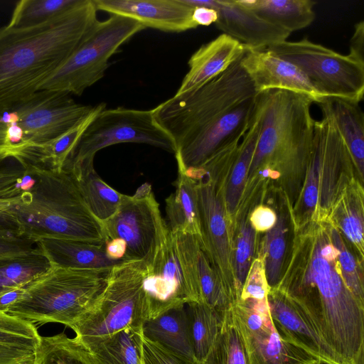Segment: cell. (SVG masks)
<instances>
[{
    "mask_svg": "<svg viewBox=\"0 0 364 364\" xmlns=\"http://www.w3.org/2000/svg\"><path fill=\"white\" fill-rule=\"evenodd\" d=\"M241 58L203 86L174 95L152 109L157 124L172 139L175 154L188 147L228 112L257 95L241 66Z\"/></svg>",
    "mask_w": 364,
    "mask_h": 364,
    "instance_id": "5",
    "label": "cell"
},
{
    "mask_svg": "<svg viewBox=\"0 0 364 364\" xmlns=\"http://www.w3.org/2000/svg\"><path fill=\"white\" fill-rule=\"evenodd\" d=\"M197 181L178 170L176 191L166 198L168 228L171 232L200 235Z\"/></svg>",
    "mask_w": 364,
    "mask_h": 364,
    "instance_id": "28",
    "label": "cell"
},
{
    "mask_svg": "<svg viewBox=\"0 0 364 364\" xmlns=\"http://www.w3.org/2000/svg\"><path fill=\"white\" fill-rule=\"evenodd\" d=\"M277 216L273 209L259 205L251 213L249 222L255 232H268L276 224Z\"/></svg>",
    "mask_w": 364,
    "mask_h": 364,
    "instance_id": "46",
    "label": "cell"
},
{
    "mask_svg": "<svg viewBox=\"0 0 364 364\" xmlns=\"http://www.w3.org/2000/svg\"><path fill=\"white\" fill-rule=\"evenodd\" d=\"M105 250L107 256L116 261L125 260L126 245L125 243L119 239H109L105 240Z\"/></svg>",
    "mask_w": 364,
    "mask_h": 364,
    "instance_id": "50",
    "label": "cell"
},
{
    "mask_svg": "<svg viewBox=\"0 0 364 364\" xmlns=\"http://www.w3.org/2000/svg\"><path fill=\"white\" fill-rule=\"evenodd\" d=\"M298 235L292 260L301 273L282 277L287 296L343 364H364V305L342 277L326 220L311 221Z\"/></svg>",
    "mask_w": 364,
    "mask_h": 364,
    "instance_id": "1",
    "label": "cell"
},
{
    "mask_svg": "<svg viewBox=\"0 0 364 364\" xmlns=\"http://www.w3.org/2000/svg\"><path fill=\"white\" fill-rule=\"evenodd\" d=\"M142 332L145 338L171 353L188 360L197 362L189 336L186 304L145 321L142 325Z\"/></svg>",
    "mask_w": 364,
    "mask_h": 364,
    "instance_id": "25",
    "label": "cell"
},
{
    "mask_svg": "<svg viewBox=\"0 0 364 364\" xmlns=\"http://www.w3.org/2000/svg\"><path fill=\"white\" fill-rule=\"evenodd\" d=\"M287 220L280 215L275 225L267 232L262 242L261 257L263 260L267 284L270 289L279 284L286 251Z\"/></svg>",
    "mask_w": 364,
    "mask_h": 364,
    "instance_id": "37",
    "label": "cell"
},
{
    "mask_svg": "<svg viewBox=\"0 0 364 364\" xmlns=\"http://www.w3.org/2000/svg\"><path fill=\"white\" fill-rule=\"evenodd\" d=\"M267 302L274 325L283 338L311 354L316 364H343L282 292L270 289Z\"/></svg>",
    "mask_w": 364,
    "mask_h": 364,
    "instance_id": "20",
    "label": "cell"
},
{
    "mask_svg": "<svg viewBox=\"0 0 364 364\" xmlns=\"http://www.w3.org/2000/svg\"><path fill=\"white\" fill-rule=\"evenodd\" d=\"M200 240L209 260L235 304L240 299L233 268L230 217L224 206L222 188L206 171L196 179Z\"/></svg>",
    "mask_w": 364,
    "mask_h": 364,
    "instance_id": "12",
    "label": "cell"
},
{
    "mask_svg": "<svg viewBox=\"0 0 364 364\" xmlns=\"http://www.w3.org/2000/svg\"><path fill=\"white\" fill-rule=\"evenodd\" d=\"M24 293V287L13 289L0 294V313H7L11 306Z\"/></svg>",
    "mask_w": 364,
    "mask_h": 364,
    "instance_id": "51",
    "label": "cell"
},
{
    "mask_svg": "<svg viewBox=\"0 0 364 364\" xmlns=\"http://www.w3.org/2000/svg\"><path fill=\"white\" fill-rule=\"evenodd\" d=\"M198 364H249L232 309L225 314L220 332L207 355Z\"/></svg>",
    "mask_w": 364,
    "mask_h": 364,
    "instance_id": "35",
    "label": "cell"
},
{
    "mask_svg": "<svg viewBox=\"0 0 364 364\" xmlns=\"http://www.w3.org/2000/svg\"><path fill=\"white\" fill-rule=\"evenodd\" d=\"M364 193L363 183L352 178L333 201L326 220L341 230L363 259Z\"/></svg>",
    "mask_w": 364,
    "mask_h": 364,
    "instance_id": "24",
    "label": "cell"
},
{
    "mask_svg": "<svg viewBox=\"0 0 364 364\" xmlns=\"http://www.w3.org/2000/svg\"><path fill=\"white\" fill-rule=\"evenodd\" d=\"M36 350L0 344V364H33Z\"/></svg>",
    "mask_w": 364,
    "mask_h": 364,
    "instance_id": "45",
    "label": "cell"
},
{
    "mask_svg": "<svg viewBox=\"0 0 364 364\" xmlns=\"http://www.w3.org/2000/svg\"><path fill=\"white\" fill-rule=\"evenodd\" d=\"M97 11L134 19L145 28L180 33L198 27L183 0H92Z\"/></svg>",
    "mask_w": 364,
    "mask_h": 364,
    "instance_id": "17",
    "label": "cell"
},
{
    "mask_svg": "<svg viewBox=\"0 0 364 364\" xmlns=\"http://www.w3.org/2000/svg\"><path fill=\"white\" fill-rule=\"evenodd\" d=\"M147 267L141 262H125L113 267L107 285L92 308L70 328L80 342L105 337L147 319L144 279Z\"/></svg>",
    "mask_w": 364,
    "mask_h": 364,
    "instance_id": "7",
    "label": "cell"
},
{
    "mask_svg": "<svg viewBox=\"0 0 364 364\" xmlns=\"http://www.w3.org/2000/svg\"><path fill=\"white\" fill-rule=\"evenodd\" d=\"M245 6L269 23L292 33L314 21L312 0H239Z\"/></svg>",
    "mask_w": 364,
    "mask_h": 364,
    "instance_id": "29",
    "label": "cell"
},
{
    "mask_svg": "<svg viewBox=\"0 0 364 364\" xmlns=\"http://www.w3.org/2000/svg\"><path fill=\"white\" fill-rule=\"evenodd\" d=\"M70 95L41 90L14 107L25 141L42 144L59 136L85 118L94 106L76 103Z\"/></svg>",
    "mask_w": 364,
    "mask_h": 364,
    "instance_id": "14",
    "label": "cell"
},
{
    "mask_svg": "<svg viewBox=\"0 0 364 364\" xmlns=\"http://www.w3.org/2000/svg\"><path fill=\"white\" fill-rule=\"evenodd\" d=\"M328 231L331 240L338 252V259L344 282L355 297L364 305L363 265L346 247L340 231L329 223Z\"/></svg>",
    "mask_w": 364,
    "mask_h": 364,
    "instance_id": "38",
    "label": "cell"
},
{
    "mask_svg": "<svg viewBox=\"0 0 364 364\" xmlns=\"http://www.w3.org/2000/svg\"><path fill=\"white\" fill-rule=\"evenodd\" d=\"M348 55L355 60L364 63V21L358 22L350 41Z\"/></svg>",
    "mask_w": 364,
    "mask_h": 364,
    "instance_id": "47",
    "label": "cell"
},
{
    "mask_svg": "<svg viewBox=\"0 0 364 364\" xmlns=\"http://www.w3.org/2000/svg\"><path fill=\"white\" fill-rule=\"evenodd\" d=\"M18 121L14 111L9 110L0 113V171L6 167V162L14 159L18 150L9 141L7 130L9 127Z\"/></svg>",
    "mask_w": 364,
    "mask_h": 364,
    "instance_id": "43",
    "label": "cell"
},
{
    "mask_svg": "<svg viewBox=\"0 0 364 364\" xmlns=\"http://www.w3.org/2000/svg\"><path fill=\"white\" fill-rule=\"evenodd\" d=\"M33 364H95L90 352L75 337L60 333L41 336Z\"/></svg>",
    "mask_w": 364,
    "mask_h": 364,
    "instance_id": "34",
    "label": "cell"
},
{
    "mask_svg": "<svg viewBox=\"0 0 364 364\" xmlns=\"http://www.w3.org/2000/svg\"><path fill=\"white\" fill-rule=\"evenodd\" d=\"M245 52V47L222 33L202 45L190 58L188 70L176 92L179 95L193 91L225 71Z\"/></svg>",
    "mask_w": 364,
    "mask_h": 364,
    "instance_id": "21",
    "label": "cell"
},
{
    "mask_svg": "<svg viewBox=\"0 0 364 364\" xmlns=\"http://www.w3.org/2000/svg\"><path fill=\"white\" fill-rule=\"evenodd\" d=\"M105 107L104 102L95 105L85 118L53 140L42 144L28 143L20 150L14 160L21 166L28 165L50 170L63 169L91 121Z\"/></svg>",
    "mask_w": 364,
    "mask_h": 364,
    "instance_id": "23",
    "label": "cell"
},
{
    "mask_svg": "<svg viewBox=\"0 0 364 364\" xmlns=\"http://www.w3.org/2000/svg\"><path fill=\"white\" fill-rule=\"evenodd\" d=\"M36 242L25 237L0 235V257L22 254L33 250Z\"/></svg>",
    "mask_w": 364,
    "mask_h": 364,
    "instance_id": "44",
    "label": "cell"
},
{
    "mask_svg": "<svg viewBox=\"0 0 364 364\" xmlns=\"http://www.w3.org/2000/svg\"><path fill=\"white\" fill-rule=\"evenodd\" d=\"M85 0H22L14 9L8 24L14 27H31L60 16Z\"/></svg>",
    "mask_w": 364,
    "mask_h": 364,
    "instance_id": "36",
    "label": "cell"
},
{
    "mask_svg": "<svg viewBox=\"0 0 364 364\" xmlns=\"http://www.w3.org/2000/svg\"><path fill=\"white\" fill-rule=\"evenodd\" d=\"M269 289L263 260L259 256L252 262L242 289L240 299L262 300L267 299Z\"/></svg>",
    "mask_w": 364,
    "mask_h": 364,
    "instance_id": "41",
    "label": "cell"
},
{
    "mask_svg": "<svg viewBox=\"0 0 364 364\" xmlns=\"http://www.w3.org/2000/svg\"><path fill=\"white\" fill-rule=\"evenodd\" d=\"M121 143L145 144L176 152L172 139L157 124L152 109L105 107L91 121L64 168L73 176L93 170L97 151Z\"/></svg>",
    "mask_w": 364,
    "mask_h": 364,
    "instance_id": "9",
    "label": "cell"
},
{
    "mask_svg": "<svg viewBox=\"0 0 364 364\" xmlns=\"http://www.w3.org/2000/svg\"><path fill=\"white\" fill-rule=\"evenodd\" d=\"M260 127V117L254 107L250 126L240 142L236 157L227 172V183L225 186L220 184L224 206L230 217L235 213L248 181Z\"/></svg>",
    "mask_w": 364,
    "mask_h": 364,
    "instance_id": "26",
    "label": "cell"
},
{
    "mask_svg": "<svg viewBox=\"0 0 364 364\" xmlns=\"http://www.w3.org/2000/svg\"><path fill=\"white\" fill-rule=\"evenodd\" d=\"M144 28L139 21L123 16L111 15L105 21H98L40 90L81 95L104 77L109 59L119 48Z\"/></svg>",
    "mask_w": 364,
    "mask_h": 364,
    "instance_id": "8",
    "label": "cell"
},
{
    "mask_svg": "<svg viewBox=\"0 0 364 364\" xmlns=\"http://www.w3.org/2000/svg\"><path fill=\"white\" fill-rule=\"evenodd\" d=\"M255 97L228 112L188 147L176 153L178 170L186 173L198 170L223 146L245 134L250 126Z\"/></svg>",
    "mask_w": 364,
    "mask_h": 364,
    "instance_id": "19",
    "label": "cell"
},
{
    "mask_svg": "<svg viewBox=\"0 0 364 364\" xmlns=\"http://www.w3.org/2000/svg\"><path fill=\"white\" fill-rule=\"evenodd\" d=\"M37 247L54 267L92 271H110L125 262L110 259L105 242L43 237L36 242Z\"/></svg>",
    "mask_w": 364,
    "mask_h": 364,
    "instance_id": "22",
    "label": "cell"
},
{
    "mask_svg": "<svg viewBox=\"0 0 364 364\" xmlns=\"http://www.w3.org/2000/svg\"><path fill=\"white\" fill-rule=\"evenodd\" d=\"M92 0L31 27H0V113L35 92L98 21Z\"/></svg>",
    "mask_w": 364,
    "mask_h": 364,
    "instance_id": "2",
    "label": "cell"
},
{
    "mask_svg": "<svg viewBox=\"0 0 364 364\" xmlns=\"http://www.w3.org/2000/svg\"><path fill=\"white\" fill-rule=\"evenodd\" d=\"M52 267L38 247L28 252L0 257V294L24 287L48 272Z\"/></svg>",
    "mask_w": 364,
    "mask_h": 364,
    "instance_id": "31",
    "label": "cell"
},
{
    "mask_svg": "<svg viewBox=\"0 0 364 364\" xmlns=\"http://www.w3.org/2000/svg\"><path fill=\"white\" fill-rule=\"evenodd\" d=\"M256 232L249 220H243L238 229L233 247V268L236 285L240 294L253 261Z\"/></svg>",
    "mask_w": 364,
    "mask_h": 364,
    "instance_id": "40",
    "label": "cell"
},
{
    "mask_svg": "<svg viewBox=\"0 0 364 364\" xmlns=\"http://www.w3.org/2000/svg\"><path fill=\"white\" fill-rule=\"evenodd\" d=\"M22 172L21 168H5L0 171V191L11 186Z\"/></svg>",
    "mask_w": 364,
    "mask_h": 364,
    "instance_id": "52",
    "label": "cell"
},
{
    "mask_svg": "<svg viewBox=\"0 0 364 364\" xmlns=\"http://www.w3.org/2000/svg\"><path fill=\"white\" fill-rule=\"evenodd\" d=\"M240 64L257 94L269 90H284L304 95L317 104L326 99L296 65L268 48H245Z\"/></svg>",
    "mask_w": 364,
    "mask_h": 364,
    "instance_id": "16",
    "label": "cell"
},
{
    "mask_svg": "<svg viewBox=\"0 0 364 364\" xmlns=\"http://www.w3.org/2000/svg\"><path fill=\"white\" fill-rule=\"evenodd\" d=\"M34 167L35 184L11 199L8 210L22 235L35 242L43 237L105 242L102 223L89 210L71 172Z\"/></svg>",
    "mask_w": 364,
    "mask_h": 364,
    "instance_id": "3",
    "label": "cell"
},
{
    "mask_svg": "<svg viewBox=\"0 0 364 364\" xmlns=\"http://www.w3.org/2000/svg\"><path fill=\"white\" fill-rule=\"evenodd\" d=\"M296 65L326 99L358 103L364 94V63L307 38L267 48Z\"/></svg>",
    "mask_w": 364,
    "mask_h": 364,
    "instance_id": "10",
    "label": "cell"
},
{
    "mask_svg": "<svg viewBox=\"0 0 364 364\" xmlns=\"http://www.w3.org/2000/svg\"><path fill=\"white\" fill-rule=\"evenodd\" d=\"M141 348L143 364H198L171 353L144 336Z\"/></svg>",
    "mask_w": 364,
    "mask_h": 364,
    "instance_id": "42",
    "label": "cell"
},
{
    "mask_svg": "<svg viewBox=\"0 0 364 364\" xmlns=\"http://www.w3.org/2000/svg\"><path fill=\"white\" fill-rule=\"evenodd\" d=\"M0 235L23 236L19 223L9 213H0Z\"/></svg>",
    "mask_w": 364,
    "mask_h": 364,
    "instance_id": "48",
    "label": "cell"
},
{
    "mask_svg": "<svg viewBox=\"0 0 364 364\" xmlns=\"http://www.w3.org/2000/svg\"><path fill=\"white\" fill-rule=\"evenodd\" d=\"M217 28L249 49L267 48L282 43L291 33L257 15L239 0H217Z\"/></svg>",
    "mask_w": 364,
    "mask_h": 364,
    "instance_id": "18",
    "label": "cell"
},
{
    "mask_svg": "<svg viewBox=\"0 0 364 364\" xmlns=\"http://www.w3.org/2000/svg\"><path fill=\"white\" fill-rule=\"evenodd\" d=\"M73 177L85 203L100 223L105 222L116 213L124 194L105 182L95 169Z\"/></svg>",
    "mask_w": 364,
    "mask_h": 364,
    "instance_id": "33",
    "label": "cell"
},
{
    "mask_svg": "<svg viewBox=\"0 0 364 364\" xmlns=\"http://www.w3.org/2000/svg\"><path fill=\"white\" fill-rule=\"evenodd\" d=\"M105 240L119 239L126 245L125 260L141 262L149 269L165 238L167 223L149 183L133 196L124 195L116 213L102 223Z\"/></svg>",
    "mask_w": 364,
    "mask_h": 364,
    "instance_id": "11",
    "label": "cell"
},
{
    "mask_svg": "<svg viewBox=\"0 0 364 364\" xmlns=\"http://www.w3.org/2000/svg\"><path fill=\"white\" fill-rule=\"evenodd\" d=\"M190 340L195 358L201 363L223 325L224 315L203 302L186 304Z\"/></svg>",
    "mask_w": 364,
    "mask_h": 364,
    "instance_id": "32",
    "label": "cell"
},
{
    "mask_svg": "<svg viewBox=\"0 0 364 364\" xmlns=\"http://www.w3.org/2000/svg\"><path fill=\"white\" fill-rule=\"evenodd\" d=\"M312 103L304 95L284 90L257 94L255 107L261 127L248 180L262 169L306 168L314 136Z\"/></svg>",
    "mask_w": 364,
    "mask_h": 364,
    "instance_id": "4",
    "label": "cell"
},
{
    "mask_svg": "<svg viewBox=\"0 0 364 364\" xmlns=\"http://www.w3.org/2000/svg\"><path fill=\"white\" fill-rule=\"evenodd\" d=\"M249 364H316L309 353L283 338L269 314L267 299H239L232 308Z\"/></svg>",
    "mask_w": 364,
    "mask_h": 364,
    "instance_id": "13",
    "label": "cell"
},
{
    "mask_svg": "<svg viewBox=\"0 0 364 364\" xmlns=\"http://www.w3.org/2000/svg\"><path fill=\"white\" fill-rule=\"evenodd\" d=\"M109 272L53 266L24 286L23 294L6 314L33 324L59 323L70 328L102 294Z\"/></svg>",
    "mask_w": 364,
    "mask_h": 364,
    "instance_id": "6",
    "label": "cell"
},
{
    "mask_svg": "<svg viewBox=\"0 0 364 364\" xmlns=\"http://www.w3.org/2000/svg\"><path fill=\"white\" fill-rule=\"evenodd\" d=\"M192 18L198 26H208L216 22L218 18V12L213 9L195 7Z\"/></svg>",
    "mask_w": 364,
    "mask_h": 364,
    "instance_id": "49",
    "label": "cell"
},
{
    "mask_svg": "<svg viewBox=\"0 0 364 364\" xmlns=\"http://www.w3.org/2000/svg\"><path fill=\"white\" fill-rule=\"evenodd\" d=\"M144 289L147 304L146 320L171 309L195 302L183 277L168 228L154 261L145 274Z\"/></svg>",
    "mask_w": 364,
    "mask_h": 364,
    "instance_id": "15",
    "label": "cell"
},
{
    "mask_svg": "<svg viewBox=\"0 0 364 364\" xmlns=\"http://www.w3.org/2000/svg\"><path fill=\"white\" fill-rule=\"evenodd\" d=\"M338 129L363 183L364 173V117L358 103L327 98Z\"/></svg>",
    "mask_w": 364,
    "mask_h": 364,
    "instance_id": "30",
    "label": "cell"
},
{
    "mask_svg": "<svg viewBox=\"0 0 364 364\" xmlns=\"http://www.w3.org/2000/svg\"><path fill=\"white\" fill-rule=\"evenodd\" d=\"M143 337L142 326L130 327L81 343L95 364H143Z\"/></svg>",
    "mask_w": 364,
    "mask_h": 364,
    "instance_id": "27",
    "label": "cell"
},
{
    "mask_svg": "<svg viewBox=\"0 0 364 364\" xmlns=\"http://www.w3.org/2000/svg\"><path fill=\"white\" fill-rule=\"evenodd\" d=\"M41 337L35 324L0 313V344L36 350Z\"/></svg>",
    "mask_w": 364,
    "mask_h": 364,
    "instance_id": "39",
    "label": "cell"
}]
</instances>
